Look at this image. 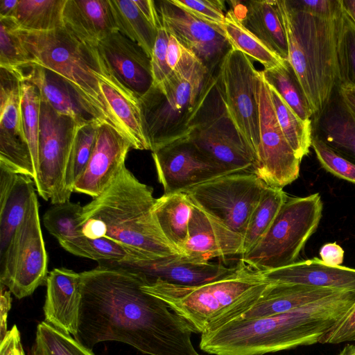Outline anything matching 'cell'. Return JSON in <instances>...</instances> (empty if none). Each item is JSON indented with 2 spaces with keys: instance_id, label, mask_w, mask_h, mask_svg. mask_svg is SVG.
<instances>
[{
  "instance_id": "obj_1",
  "label": "cell",
  "mask_w": 355,
  "mask_h": 355,
  "mask_svg": "<svg viewBox=\"0 0 355 355\" xmlns=\"http://www.w3.org/2000/svg\"><path fill=\"white\" fill-rule=\"evenodd\" d=\"M80 272L81 303L75 337L92 349L118 341L148 355H200L193 330L162 300L144 292L142 275L109 263Z\"/></svg>"
},
{
  "instance_id": "obj_2",
  "label": "cell",
  "mask_w": 355,
  "mask_h": 355,
  "mask_svg": "<svg viewBox=\"0 0 355 355\" xmlns=\"http://www.w3.org/2000/svg\"><path fill=\"white\" fill-rule=\"evenodd\" d=\"M354 302L355 293L341 291L286 313L233 320L201 334L200 348L214 355H263L319 343Z\"/></svg>"
},
{
  "instance_id": "obj_3",
  "label": "cell",
  "mask_w": 355,
  "mask_h": 355,
  "mask_svg": "<svg viewBox=\"0 0 355 355\" xmlns=\"http://www.w3.org/2000/svg\"><path fill=\"white\" fill-rule=\"evenodd\" d=\"M156 199L153 189L125 166L100 196L83 207L82 233L90 239L113 240L146 259L181 254L154 218Z\"/></svg>"
},
{
  "instance_id": "obj_4",
  "label": "cell",
  "mask_w": 355,
  "mask_h": 355,
  "mask_svg": "<svg viewBox=\"0 0 355 355\" xmlns=\"http://www.w3.org/2000/svg\"><path fill=\"white\" fill-rule=\"evenodd\" d=\"M288 43V60L313 114L318 117L340 85L339 55L345 12L325 19L277 1Z\"/></svg>"
},
{
  "instance_id": "obj_5",
  "label": "cell",
  "mask_w": 355,
  "mask_h": 355,
  "mask_svg": "<svg viewBox=\"0 0 355 355\" xmlns=\"http://www.w3.org/2000/svg\"><path fill=\"white\" fill-rule=\"evenodd\" d=\"M270 282L261 272L240 260L232 273L197 286H182L157 280L144 284L142 290L164 301L184 319L196 334L216 327L238 308L254 304Z\"/></svg>"
},
{
  "instance_id": "obj_6",
  "label": "cell",
  "mask_w": 355,
  "mask_h": 355,
  "mask_svg": "<svg viewBox=\"0 0 355 355\" xmlns=\"http://www.w3.org/2000/svg\"><path fill=\"white\" fill-rule=\"evenodd\" d=\"M17 29L32 64L61 77L71 88L77 101L90 119L112 126L94 75L96 46L78 40L64 27L49 31Z\"/></svg>"
},
{
  "instance_id": "obj_7",
  "label": "cell",
  "mask_w": 355,
  "mask_h": 355,
  "mask_svg": "<svg viewBox=\"0 0 355 355\" xmlns=\"http://www.w3.org/2000/svg\"><path fill=\"white\" fill-rule=\"evenodd\" d=\"M213 76L198 60L173 71L139 98L152 152L188 137Z\"/></svg>"
},
{
  "instance_id": "obj_8",
  "label": "cell",
  "mask_w": 355,
  "mask_h": 355,
  "mask_svg": "<svg viewBox=\"0 0 355 355\" xmlns=\"http://www.w3.org/2000/svg\"><path fill=\"white\" fill-rule=\"evenodd\" d=\"M319 193L290 198L280 208L261 240L240 260L260 272L295 263L308 239L316 231L322 218Z\"/></svg>"
},
{
  "instance_id": "obj_9",
  "label": "cell",
  "mask_w": 355,
  "mask_h": 355,
  "mask_svg": "<svg viewBox=\"0 0 355 355\" xmlns=\"http://www.w3.org/2000/svg\"><path fill=\"white\" fill-rule=\"evenodd\" d=\"M187 138L227 173H253L252 155L227 111L217 73L209 81Z\"/></svg>"
},
{
  "instance_id": "obj_10",
  "label": "cell",
  "mask_w": 355,
  "mask_h": 355,
  "mask_svg": "<svg viewBox=\"0 0 355 355\" xmlns=\"http://www.w3.org/2000/svg\"><path fill=\"white\" fill-rule=\"evenodd\" d=\"M39 202L35 192L26 214L1 259V284L20 300L46 284L48 256L42 232Z\"/></svg>"
},
{
  "instance_id": "obj_11",
  "label": "cell",
  "mask_w": 355,
  "mask_h": 355,
  "mask_svg": "<svg viewBox=\"0 0 355 355\" xmlns=\"http://www.w3.org/2000/svg\"><path fill=\"white\" fill-rule=\"evenodd\" d=\"M266 187L253 173H235L198 184L182 193L192 205L243 236Z\"/></svg>"
},
{
  "instance_id": "obj_12",
  "label": "cell",
  "mask_w": 355,
  "mask_h": 355,
  "mask_svg": "<svg viewBox=\"0 0 355 355\" xmlns=\"http://www.w3.org/2000/svg\"><path fill=\"white\" fill-rule=\"evenodd\" d=\"M78 123L41 101L38 168L35 184L40 196L50 200L52 205L70 200L65 190L64 177Z\"/></svg>"
},
{
  "instance_id": "obj_13",
  "label": "cell",
  "mask_w": 355,
  "mask_h": 355,
  "mask_svg": "<svg viewBox=\"0 0 355 355\" xmlns=\"http://www.w3.org/2000/svg\"><path fill=\"white\" fill-rule=\"evenodd\" d=\"M257 96L259 116V144L253 173L268 187L282 189L299 176L300 159L286 140L277 121L268 83L259 71Z\"/></svg>"
},
{
  "instance_id": "obj_14",
  "label": "cell",
  "mask_w": 355,
  "mask_h": 355,
  "mask_svg": "<svg viewBox=\"0 0 355 355\" xmlns=\"http://www.w3.org/2000/svg\"><path fill=\"white\" fill-rule=\"evenodd\" d=\"M259 73L250 57L233 49L223 58L217 73L227 111L253 159L259 144Z\"/></svg>"
},
{
  "instance_id": "obj_15",
  "label": "cell",
  "mask_w": 355,
  "mask_h": 355,
  "mask_svg": "<svg viewBox=\"0 0 355 355\" xmlns=\"http://www.w3.org/2000/svg\"><path fill=\"white\" fill-rule=\"evenodd\" d=\"M152 156L164 194L184 192L198 184L230 174L187 138L153 151Z\"/></svg>"
},
{
  "instance_id": "obj_16",
  "label": "cell",
  "mask_w": 355,
  "mask_h": 355,
  "mask_svg": "<svg viewBox=\"0 0 355 355\" xmlns=\"http://www.w3.org/2000/svg\"><path fill=\"white\" fill-rule=\"evenodd\" d=\"M162 26L200 60L211 75L232 49L224 32L198 19L170 0L157 6Z\"/></svg>"
},
{
  "instance_id": "obj_17",
  "label": "cell",
  "mask_w": 355,
  "mask_h": 355,
  "mask_svg": "<svg viewBox=\"0 0 355 355\" xmlns=\"http://www.w3.org/2000/svg\"><path fill=\"white\" fill-rule=\"evenodd\" d=\"M94 75L112 127L137 150H149L139 97L117 78L98 52L94 53Z\"/></svg>"
},
{
  "instance_id": "obj_18",
  "label": "cell",
  "mask_w": 355,
  "mask_h": 355,
  "mask_svg": "<svg viewBox=\"0 0 355 355\" xmlns=\"http://www.w3.org/2000/svg\"><path fill=\"white\" fill-rule=\"evenodd\" d=\"M130 148V144L111 125H99L93 152L73 192L93 198L100 196L125 166Z\"/></svg>"
},
{
  "instance_id": "obj_19",
  "label": "cell",
  "mask_w": 355,
  "mask_h": 355,
  "mask_svg": "<svg viewBox=\"0 0 355 355\" xmlns=\"http://www.w3.org/2000/svg\"><path fill=\"white\" fill-rule=\"evenodd\" d=\"M144 276L148 282L157 280L182 286H197L222 278L236 266L196 262L182 254L154 259H137L124 263H109Z\"/></svg>"
},
{
  "instance_id": "obj_20",
  "label": "cell",
  "mask_w": 355,
  "mask_h": 355,
  "mask_svg": "<svg viewBox=\"0 0 355 355\" xmlns=\"http://www.w3.org/2000/svg\"><path fill=\"white\" fill-rule=\"evenodd\" d=\"M192 205V204H191ZM243 236L192 205L188 239L182 254L196 262L241 255Z\"/></svg>"
},
{
  "instance_id": "obj_21",
  "label": "cell",
  "mask_w": 355,
  "mask_h": 355,
  "mask_svg": "<svg viewBox=\"0 0 355 355\" xmlns=\"http://www.w3.org/2000/svg\"><path fill=\"white\" fill-rule=\"evenodd\" d=\"M114 74L139 98L153 85L150 58L135 42L116 31L98 44Z\"/></svg>"
},
{
  "instance_id": "obj_22",
  "label": "cell",
  "mask_w": 355,
  "mask_h": 355,
  "mask_svg": "<svg viewBox=\"0 0 355 355\" xmlns=\"http://www.w3.org/2000/svg\"><path fill=\"white\" fill-rule=\"evenodd\" d=\"M46 286L45 321L75 337L82 297L80 274L66 268H54Z\"/></svg>"
},
{
  "instance_id": "obj_23",
  "label": "cell",
  "mask_w": 355,
  "mask_h": 355,
  "mask_svg": "<svg viewBox=\"0 0 355 355\" xmlns=\"http://www.w3.org/2000/svg\"><path fill=\"white\" fill-rule=\"evenodd\" d=\"M261 272L269 282L303 284L355 293V268L328 266L317 257Z\"/></svg>"
},
{
  "instance_id": "obj_24",
  "label": "cell",
  "mask_w": 355,
  "mask_h": 355,
  "mask_svg": "<svg viewBox=\"0 0 355 355\" xmlns=\"http://www.w3.org/2000/svg\"><path fill=\"white\" fill-rule=\"evenodd\" d=\"M62 18L67 30L92 46L118 31L109 0H66Z\"/></svg>"
},
{
  "instance_id": "obj_25",
  "label": "cell",
  "mask_w": 355,
  "mask_h": 355,
  "mask_svg": "<svg viewBox=\"0 0 355 355\" xmlns=\"http://www.w3.org/2000/svg\"><path fill=\"white\" fill-rule=\"evenodd\" d=\"M35 187L30 176L0 165V256L24 219Z\"/></svg>"
},
{
  "instance_id": "obj_26",
  "label": "cell",
  "mask_w": 355,
  "mask_h": 355,
  "mask_svg": "<svg viewBox=\"0 0 355 355\" xmlns=\"http://www.w3.org/2000/svg\"><path fill=\"white\" fill-rule=\"evenodd\" d=\"M338 291H341L303 284L270 282L257 302L236 319L250 320L286 313Z\"/></svg>"
},
{
  "instance_id": "obj_27",
  "label": "cell",
  "mask_w": 355,
  "mask_h": 355,
  "mask_svg": "<svg viewBox=\"0 0 355 355\" xmlns=\"http://www.w3.org/2000/svg\"><path fill=\"white\" fill-rule=\"evenodd\" d=\"M313 135L334 151L355 164V116L335 90L318 118L312 120Z\"/></svg>"
},
{
  "instance_id": "obj_28",
  "label": "cell",
  "mask_w": 355,
  "mask_h": 355,
  "mask_svg": "<svg viewBox=\"0 0 355 355\" xmlns=\"http://www.w3.org/2000/svg\"><path fill=\"white\" fill-rule=\"evenodd\" d=\"M83 207L70 200L52 205L43 215V223L65 250L94 260L90 239L83 235L80 221Z\"/></svg>"
},
{
  "instance_id": "obj_29",
  "label": "cell",
  "mask_w": 355,
  "mask_h": 355,
  "mask_svg": "<svg viewBox=\"0 0 355 355\" xmlns=\"http://www.w3.org/2000/svg\"><path fill=\"white\" fill-rule=\"evenodd\" d=\"M21 82L35 85L41 101L47 103L57 113L67 116L77 123L89 119L70 86L58 75L42 67L31 65L22 73Z\"/></svg>"
},
{
  "instance_id": "obj_30",
  "label": "cell",
  "mask_w": 355,
  "mask_h": 355,
  "mask_svg": "<svg viewBox=\"0 0 355 355\" xmlns=\"http://www.w3.org/2000/svg\"><path fill=\"white\" fill-rule=\"evenodd\" d=\"M243 24L284 60H288V43L277 1H248L243 6Z\"/></svg>"
},
{
  "instance_id": "obj_31",
  "label": "cell",
  "mask_w": 355,
  "mask_h": 355,
  "mask_svg": "<svg viewBox=\"0 0 355 355\" xmlns=\"http://www.w3.org/2000/svg\"><path fill=\"white\" fill-rule=\"evenodd\" d=\"M191 210L192 205L182 192L164 193L156 199L153 208L154 218L164 237L181 254L188 239Z\"/></svg>"
},
{
  "instance_id": "obj_32",
  "label": "cell",
  "mask_w": 355,
  "mask_h": 355,
  "mask_svg": "<svg viewBox=\"0 0 355 355\" xmlns=\"http://www.w3.org/2000/svg\"><path fill=\"white\" fill-rule=\"evenodd\" d=\"M66 0H19L9 18L18 29L49 31L64 27L63 10Z\"/></svg>"
},
{
  "instance_id": "obj_33",
  "label": "cell",
  "mask_w": 355,
  "mask_h": 355,
  "mask_svg": "<svg viewBox=\"0 0 355 355\" xmlns=\"http://www.w3.org/2000/svg\"><path fill=\"white\" fill-rule=\"evenodd\" d=\"M118 32L139 45L150 58L157 30L144 17L134 0H109Z\"/></svg>"
},
{
  "instance_id": "obj_34",
  "label": "cell",
  "mask_w": 355,
  "mask_h": 355,
  "mask_svg": "<svg viewBox=\"0 0 355 355\" xmlns=\"http://www.w3.org/2000/svg\"><path fill=\"white\" fill-rule=\"evenodd\" d=\"M224 34L232 49L241 51L269 69L284 62L241 22L233 9L227 11L223 26Z\"/></svg>"
},
{
  "instance_id": "obj_35",
  "label": "cell",
  "mask_w": 355,
  "mask_h": 355,
  "mask_svg": "<svg viewBox=\"0 0 355 355\" xmlns=\"http://www.w3.org/2000/svg\"><path fill=\"white\" fill-rule=\"evenodd\" d=\"M288 198L282 189L266 187L248 221L241 256L252 250L264 236Z\"/></svg>"
},
{
  "instance_id": "obj_36",
  "label": "cell",
  "mask_w": 355,
  "mask_h": 355,
  "mask_svg": "<svg viewBox=\"0 0 355 355\" xmlns=\"http://www.w3.org/2000/svg\"><path fill=\"white\" fill-rule=\"evenodd\" d=\"M266 83L272 87L290 108L304 122H312L313 114L297 77L287 60L261 71Z\"/></svg>"
},
{
  "instance_id": "obj_37",
  "label": "cell",
  "mask_w": 355,
  "mask_h": 355,
  "mask_svg": "<svg viewBox=\"0 0 355 355\" xmlns=\"http://www.w3.org/2000/svg\"><path fill=\"white\" fill-rule=\"evenodd\" d=\"M268 85L279 125L288 144L297 156L302 159L308 154L311 146L312 122H304L300 119L277 92L268 84Z\"/></svg>"
},
{
  "instance_id": "obj_38",
  "label": "cell",
  "mask_w": 355,
  "mask_h": 355,
  "mask_svg": "<svg viewBox=\"0 0 355 355\" xmlns=\"http://www.w3.org/2000/svg\"><path fill=\"white\" fill-rule=\"evenodd\" d=\"M99 125L92 119L77 125L64 177L65 190L69 197L89 162Z\"/></svg>"
},
{
  "instance_id": "obj_39",
  "label": "cell",
  "mask_w": 355,
  "mask_h": 355,
  "mask_svg": "<svg viewBox=\"0 0 355 355\" xmlns=\"http://www.w3.org/2000/svg\"><path fill=\"white\" fill-rule=\"evenodd\" d=\"M0 69V129L26 141L22 121L21 81L8 70Z\"/></svg>"
},
{
  "instance_id": "obj_40",
  "label": "cell",
  "mask_w": 355,
  "mask_h": 355,
  "mask_svg": "<svg viewBox=\"0 0 355 355\" xmlns=\"http://www.w3.org/2000/svg\"><path fill=\"white\" fill-rule=\"evenodd\" d=\"M31 355H95L70 334L46 321L37 326Z\"/></svg>"
},
{
  "instance_id": "obj_41",
  "label": "cell",
  "mask_w": 355,
  "mask_h": 355,
  "mask_svg": "<svg viewBox=\"0 0 355 355\" xmlns=\"http://www.w3.org/2000/svg\"><path fill=\"white\" fill-rule=\"evenodd\" d=\"M0 68L15 75L20 80L24 69L32 65L30 54L9 17L0 18Z\"/></svg>"
},
{
  "instance_id": "obj_42",
  "label": "cell",
  "mask_w": 355,
  "mask_h": 355,
  "mask_svg": "<svg viewBox=\"0 0 355 355\" xmlns=\"http://www.w3.org/2000/svg\"><path fill=\"white\" fill-rule=\"evenodd\" d=\"M21 89L23 128L37 175L41 98L38 89L31 83L21 82Z\"/></svg>"
},
{
  "instance_id": "obj_43",
  "label": "cell",
  "mask_w": 355,
  "mask_h": 355,
  "mask_svg": "<svg viewBox=\"0 0 355 355\" xmlns=\"http://www.w3.org/2000/svg\"><path fill=\"white\" fill-rule=\"evenodd\" d=\"M311 147L322 166L334 175L355 184V164L313 135Z\"/></svg>"
},
{
  "instance_id": "obj_44",
  "label": "cell",
  "mask_w": 355,
  "mask_h": 355,
  "mask_svg": "<svg viewBox=\"0 0 355 355\" xmlns=\"http://www.w3.org/2000/svg\"><path fill=\"white\" fill-rule=\"evenodd\" d=\"M339 69V85H349L355 87V24L345 12L340 47Z\"/></svg>"
},
{
  "instance_id": "obj_45",
  "label": "cell",
  "mask_w": 355,
  "mask_h": 355,
  "mask_svg": "<svg viewBox=\"0 0 355 355\" xmlns=\"http://www.w3.org/2000/svg\"><path fill=\"white\" fill-rule=\"evenodd\" d=\"M171 3L198 19L223 31L225 15L222 0H170Z\"/></svg>"
},
{
  "instance_id": "obj_46",
  "label": "cell",
  "mask_w": 355,
  "mask_h": 355,
  "mask_svg": "<svg viewBox=\"0 0 355 355\" xmlns=\"http://www.w3.org/2000/svg\"><path fill=\"white\" fill-rule=\"evenodd\" d=\"M170 34L162 26L157 31V35L150 56L153 85H157L167 79L173 71L167 62V46Z\"/></svg>"
},
{
  "instance_id": "obj_47",
  "label": "cell",
  "mask_w": 355,
  "mask_h": 355,
  "mask_svg": "<svg viewBox=\"0 0 355 355\" xmlns=\"http://www.w3.org/2000/svg\"><path fill=\"white\" fill-rule=\"evenodd\" d=\"M355 341V302L347 313L320 339L321 344Z\"/></svg>"
},
{
  "instance_id": "obj_48",
  "label": "cell",
  "mask_w": 355,
  "mask_h": 355,
  "mask_svg": "<svg viewBox=\"0 0 355 355\" xmlns=\"http://www.w3.org/2000/svg\"><path fill=\"white\" fill-rule=\"evenodd\" d=\"M295 8L325 19H334L343 15L342 0L288 1Z\"/></svg>"
},
{
  "instance_id": "obj_49",
  "label": "cell",
  "mask_w": 355,
  "mask_h": 355,
  "mask_svg": "<svg viewBox=\"0 0 355 355\" xmlns=\"http://www.w3.org/2000/svg\"><path fill=\"white\" fill-rule=\"evenodd\" d=\"M196 58L197 57L193 53L170 35L167 46V62L173 71Z\"/></svg>"
},
{
  "instance_id": "obj_50",
  "label": "cell",
  "mask_w": 355,
  "mask_h": 355,
  "mask_svg": "<svg viewBox=\"0 0 355 355\" xmlns=\"http://www.w3.org/2000/svg\"><path fill=\"white\" fill-rule=\"evenodd\" d=\"M0 355H26L21 344L20 332L16 324H14L1 340Z\"/></svg>"
},
{
  "instance_id": "obj_51",
  "label": "cell",
  "mask_w": 355,
  "mask_h": 355,
  "mask_svg": "<svg viewBox=\"0 0 355 355\" xmlns=\"http://www.w3.org/2000/svg\"><path fill=\"white\" fill-rule=\"evenodd\" d=\"M321 260L328 266H340L344 259V250L336 243H329L320 250Z\"/></svg>"
},
{
  "instance_id": "obj_52",
  "label": "cell",
  "mask_w": 355,
  "mask_h": 355,
  "mask_svg": "<svg viewBox=\"0 0 355 355\" xmlns=\"http://www.w3.org/2000/svg\"><path fill=\"white\" fill-rule=\"evenodd\" d=\"M134 1L147 21L158 31L162 26V22L155 2L152 0Z\"/></svg>"
},
{
  "instance_id": "obj_53",
  "label": "cell",
  "mask_w": 355,
  "mask_h": 355,
  "mask_svg": "<svg viewBox=\"0 0 355 355\" xmlns=\"http://www.w3.org/2000/svg\"><path fill=\"white\" fill-rule=\"evenodd\" d=\"M7 288L1 284L0 297V338L1 340L7 333V318L11 309L12 298L11 292Z\"/></svg>"
},
{
  "instance_id": "obj_54",
  "label": "cell",
  "mask_w": 355,
  "mask_h": 355,
  "mask_svg": "<svg viewBox=\"0 0 355 355\" xmlns=\"http://www.w3.org/2000/svg\"><path fill=\"white\" fill-rule=\"evenodd\" d=\"M338 92L345 105L355 116V87L340 85Z\"/></svg>"
},
{
  "instance_id": "obj_55",
  "label": "cell",
  "mask_w": 355,
  "mask_h": 355,
  "mask_svg": "<svg viewBox=\"0 0 355 355\" xmlns=\"http://www.w3.org/2000/svg\"><path fill=\"white\" fill-rule=\"evenodd\" d=\"M19 0H0V18L10 17L15 10Z\"/></svg>"
},
{
  "instance_id": "obj_56",
  "label": "cell",
  "mask_w": 355,
  "mask_h": 355,
  "mask_svg": "<svg viewBox=\"0 0 355 355\" xmlns=\"http://www.w3.org/2000/svg\"><path fill=\"white\" fill-rule=\"evenodd\" d=\"M344 11L355 24V0H342Z\"/></svg>"
},
{
  "instance_id": "obj_57",
  "label": "cell",
  "mask_w": 355,
  "mask_h": 355,
  "mask_svg": "<svg viewBox=\"0 0 355 355\" xmlns=\"http://www.w3.org/2000/svg\"><path fill=\"white\" fill-rule=\"evenodd\" d=\"M338 355H355V345H347Z\"/></svg>"
}]
</instances>
